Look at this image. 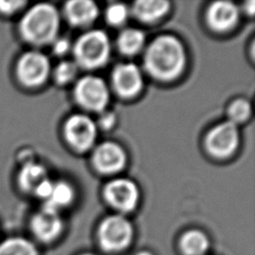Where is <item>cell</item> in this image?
Returning <instances> with one entry per match:
<instances>
[{
  "label": "cell",
  "instance_id": "obj_17",
  "mask_svg": "<svg viewBox=\"0 0 255 255\" xmlns=\"http://www.w3.org/2000/svg\"><path fill=\"white\" fill-rule=\"evenodd\" d=\"M144 43L143 33L134 28H128L121 32L118 37L117 45L121 53L130 56L138 53Z\"/></svg>",
  "mask_w": 255,
  "mask_h": 255
},
{
  "label": "cell",
  "instance_id": "obj_15",
  "mask_svg": "<svg viewBox=\"0 0 255 255\" xmlns=\"http://www.w3.org/2000/svg\"><path fill=\"white\" fill-rule=\"evenodd\" d=\"M169 9V2L163 0L136 1L132 4L131 13L138 20L151 23L161 18Z\"/></svg>",
  "mask_w": 255,
  "mask_h": 255
},
{
  "label": "cell",
  "instance_id": "obj_6",
  "mask_svg": "<svg viewBox=\"0 0 255 255\" xmlns=\"http://www.w3.org/2000/svg\"><path fill=\"white\" fill-rule=\"evenodd\" d=\"M133 236L131 223L123 215H111L99 227V238L103 248L116 251L127 247Z\"/></svg>",
  "mask_w": 255,
  "mask_h": 255
},
{
  "label": "cell",
  "instance_id": "obj_28",
  "mask_svg": "<svg viewBox=\"0 0 255 255\" xmlns=\"http://www.w3.org/2000/svg\"><path fill=\"white\" fill-rule=\"evenodd\" d=\"M254 1H248L244 4V10L249 14V15H253L254 14Z\"/></svg>",
  "mask_w": 255,
  "mask_h": 255
},
{
  "label": "cell",
  "instance_id": "obj_9",
  "mask_svg": "<svg viewBox=\"0 0 255 255\" xmlns=\"http://www.w3.org/2000/svg\"><path fill=\"white\" fill-rule=\"evenodd\" d=\"M104 196L115 209L121 212H129L135 208L139 192L133 181L127 178H116L106 184Z\"/></svg>",
  "mask_w": 255,
  "mask_h": 255
},
{
  "label": "cell",
  "instance_id": "obj_24",
  "mask_svg": "<svg viewBox=\"0 0 255 255\" xmlns=\"http://www.w3.org/2000/svg\"><path fill=\"white\" fill-rule=\"evenodd\" d=\"M26 5L24 1H0V14L3 16H11L17 13Z\"/></svg>",
  "mask_w": 255,
  "mask_h": 255
},
{
  "label": "cell",
  "instance_id": "obj_22",
  "mask_svg": "<svg viewBox=\"0 0 255 255\" xmlns=\"http://www.w3.org/2000/svg\"><path fill=\"white\" fill-rule=\"evenodd\" d=\"M78 73V66L72 61L61 62L54 71L55 81L60 85H65L72 82Z\"/></svg>",
  "mask_w": 255,
  "mask_h": 255
},
{
  "label": "cell",
  "instance_id": "obj_30",
  "mask_svg": "<svg viewBox=\"0 0 255 255\" xmlns=\"http://www.w3.org/2000/svg\"><path fill=\"white\" fill-rule=\"evenodd\" d=\"M83 255H93V254H83Z\"/></svg>",
  "mask_w": 255,
  "mask_h": 255
},
{
  "label": "cell",
  "instance_id": "obj_21",
  "mask_svg": "<svg viewBox=\"0 0 255 255\" xmlns=\"http://www.w3.org/2000/svg\"><path fill=\"white\" fill-rule=\"evenodd\" d=\"M228 121L237 125L245 122L251 115V105L245 99H237L228 108Z\"/></svg>",
  "mask_w": 255,
  "mask_h": 255
},
{
  "label": "cell",
  "instance_id": "obj_16",
  "mask_svg": "<svg viewBox=\"0 0 255 255\" xmlns=\"http://www.w3.org/2000/svg\"><path fill=\"white\" fill-rule=\"evenodd\" d=\"M47 177V171L43 165L35 162H28L20 169L17 176V182L24 192L34 193L40 183Z\"/></svg>",
  "mask_w": 255,
  "mask_h": 255
},
{
  "label": "cell",
  "instance_id": "obj_11",
  "mask_svg": "<svg viewBox=\"0 0 255 255\" xmlns=\"http://www.w3.org/2000/svg\"><path fill=\"white\" fill-rule=\"evenodd\" d=\"M115 91L122 97L130 98L137 95L142 88V76L133 64H120L112 74Z\"/></svg>",
  "mask_w": 255,
  "mask_h": 255
},
{
  "label": "cell",
  "instance_id": "obj_29",
  "mask_svg": "<svg viewBox=\"0 0 255 255\" xmlns=\"http://www.w3.org/2000/svg\"><path fill=\"white\" fill-rule=\"evenodd\" d=\"M136 255H151V254L146 251H141V252H138Z\"/></svg>",
  "mask_w": 255,
  "mask_h": 255
},
{
  "label": "cell",
  "instance_id": "obj_25",
  "mask_svg": "<svg viewBox=\"0 0 255 255\" xmlns=\"http://www.w3.org/2000/svg\"><path fill=\"white\" fill-rule=\"evenodd\" d=\"M53 186H54V182L49 177H47L36 188L34 194L37 195L38 197L46 200L50 196V194H51V192L53 190Z\"/></svg>",
  "mask_w": 255,
  "mask_h": 255
},
{
  "label": "cell",
  "instance_id": "obj_3",
  "mask_svg": "<svg viewBox=\"0 0 255 255\" xmlns=\"http://www.w3.org/2000/svg\"><path fill=\"white\" fill-rule=\"evenodd\" d=\"M73 52L77 66L85 69L100 68L110 58V40L104 31L92 30L77 39Z\"/></svg>",
  "mask_w": 255,
  "mask_h": 255
},
{
  "label": "cell",
  "instance_id": "obj_23",
  "mask_svg": "<svg viewBox=\"0 0 255 255\" xmlns=\"http://www.w3.org/2000/svg\"><path fill=\"white\" fill-rule=\"evenodd\" d=\"M128 17V9L123 3H113L106 10V19L112 26L123 25Z\"/></svg>",
  "mask_w": 255,
  "mask_h": 255
},
{
  "label": "cell",
  "instance_id": "obj_5",
  "mask_svg": "<svg viewBox=\"0 0 255 255\" xmlns=\"http://www.w3.org/2000/svg\"><path fill=\"white\" fill-rule=\"evenodd\" d=\"M74 96L81 107L94 112H103L110 99L106 83L101 78L92 75L85 76L77 82Z\"/></svg>",
  "mask_w": 255,
  "mask_h": 255
},
{
  "label": "cell",
  "instance_id": "obj_1",
  "mask_svg": "<svg viewBox=\"0 0 255 255\" xmlns=\"http://www.w3.org/2000/svg\"><path fill=\"white\" fill-rule=\"evenodd\" d=\"M185 51L181 42L171 35L155 38L144 54V68L156 80L177 78L185 66Z\"/></svg>",
  "mask_w": 255,
  "mask_h": 255
},
{
  "label": "cell",
  "instance_id": "obj_7",
  "mask_svg": "<svg viewBox=\"0 0 255 255\" xmlns=\"http://www.w3.org/2000/svg\"><path fill=\"white\" fill-rule=\"evenodd\" d=\"M239 130L237 125L226 121L213 127L205 138L208 152L217 158L230 156L238 147Z\"/></svg>",
  "mask_w": 255,
  "mask_h": 255
},
{
  "label": "cell",
  "instance_id": "obj_10",
  "mask_svg": "<svg viewBox=\"0 0 255 255\" xmlns=\"http://www.w3.org/2000/svg\"><path fill=\"white\" fill-rule=\"evenodd\" d=\"M92 161L95 168L101 173L113 174L124 168L127 163V154L118 143L106 141L95 148Z\"/></svg>",
  "mask_w": 255,
  "mask_h": 255
},
{
  "label": "cell",
  "instance_id": "obj_4",
  "mask_svg": "<svg viewBox=\"0 0 255 255\" xmlns=\"http://www.w3.org/2000/svg\"><path fill=\"white\" fill-rule=\"evenodd\" d=\"M15 73L22 86L37 88L46 82L50 73V62L43 53L28 51L18 59Z\"/></svg>",
  "mask_w": 255,
  "mask_h": 255
},
{
  "label": "cell",
  "instance_id": "obj_26",
  "mask_svg": "<svg viewBox=\"0 0 255 255\" xmlns=\"http://www.w3.org/2000/svg\"><path fill=\"white\" fill-rule=\"evenodd\" d=\"M71 47V43L66 38H56L53 41V52L58 56L65 55Z\"/></svg>",
  "mask_w": 255,
  "mask_h": 255
},
{
  "label": "cell",
  "instance_id": "obj_2",
  "mask_svg": "<svg viewBox=\"0 0 255 255\" xmlns=\"http://www.w3.org/2000/svg\"><path fill=\"white\" fill-rule=\"evenodd\" d=\"M60 15L49 3H38L26 11L19 22L22 39L33 46H45L57 38Z\"/></svg>",
  "mask_w": 255,
  "mask_h": 255
},
{
  "label": "cell",
  "instance_id": "obj_13",
  "mask_svg": "<svg viewBox=\"0 0 255 255\" xmlns=\"http://www.w3.org/2000/svg\"><path fill=\"white\" fill-rule=\"evenodd\" d=\"M239 18L237 6L230 1H216L210 4L206 12L208 26L217 32L232 29Z\"/></svg>",
  "mask_w": 255,
  "mask_h": 255
},
{
  "label": "cell",
  "instance_id": "obj_12",
  "mask_svg": "<svg viewBox=\"0 0 255 255\" xmlns=\"http://www.w3.org/2000/svg\"><path fill=\"white\" fill-rule=\"evenodd\" d=\"M63 229V221L58 211L43 207L31 219V230L41 241L48 242L57 238Z\"/></svg>",
  "mask_w": 255,
  "mask_h": 255
},
{
  "label": "cell",
  "instance_id": "obj_18",
  "mask_svg": "<svg viewBox=\"0 0 255 255\" xmlns=\"http://www.w3.org/2000/svg\"><path fill=\"white\" fill-rule=\"evenodd\" d=\"M181 249L185 255H204L209 247L208 237L200 230H189L181 238Z\"/></svg>",
  "mask_w": 255,
  "mask_h": 255
},
{
  "label": "cell",
  "instance_id": "obj_8",
  "mask_svg": "<svg viewBox=\"0 0 255 255\" xmlns=\"http://www.w3.org/2000/svg\"><path fill=\"white\" fill-rule=\"evenodd\" d=\"M64 134L69 144L76 150L85 151L95 142L97 127L94 121L86 115L76 114L65 123Z\"/></svg>",
  "mask_w": 255,
  "mask_h": 255
},
{
  "label": "cell",
  "instance_id": "obj_14",
  "mask_svg": "<svg viewBox=\"0 0 255 255\" xmlns=\"http://www.w3.org/2000/svg\"><path fill=\"white\" fill-rule=\"evenodd\" d=\"M64 14L68 22L76 27L91 25L98 17L99 9L90 0H72L65 4Z\"/></svg>",
  "mask_w": 255,
  "mask_h": 255
},
{
  "label": "cell",
  "instance_id": "obj_19",
  "mask_svg": "<svg viewBox=\"0 0 255 255\" xmlns=\"http://www.w3.org/2000/svg\"><path fill=\"white\" fill-rule=\"evenodd\" d=\"M74 198V190L72 186L65 181L54 182L53 190L50 196L45 200L44 207L59 211L60 208L69 205Z\"/></svg>",
  "mask_w": 255,
  "mask_h": 255
},
{
  "label": "cell",
  "instance_id": "obj_27",
  "mask_svg": "<svg viewBox=\"0 0 255 255\" xmlns=\"http://www.w3.org/2000/svg\"><path fill=\"white\" fill-rule=\"evenodd\" d=\"M116 123V116L112 112H102L101 117L99 118V126L103 129H110L114 127Z\"/></svg>",
  "mask_w": 255,
  "mask_h": 255
},
{
  "label": "cell",
  "instance_id": "obj_20",
  "mask_svg": "<svg viewBox=\"0 0 255 255\" xmlns=\"http://www.w3.org/2000/svg\"><path fill=\"white\" fill-rule=\"evenodd\" d=\"M0 255H38V251L26 238L11 237L0 243Z\"/></svg>",
  "mask_w": 255,
  "mask_h": 255
}]
</instances>
